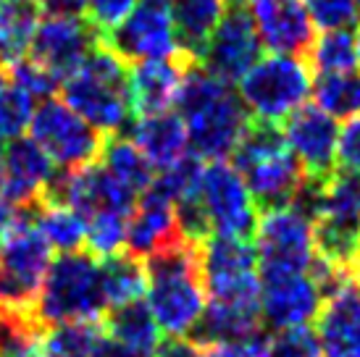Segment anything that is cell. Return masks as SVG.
Segmentation results:
<instances>
[{
  "label": "cell",
  "mask_w": 360,
  "mask_h": 357,
  "mask_svg": "<svg viewBox=\"0 0 360 357\" xmlns=\"http://www.w3.org/2000/svg\"><path fill=\"white\" fill-rule=\"evenodd\" d=\"M32 208H19L16 223L0 239V308L32 313L42 278L51 268V245L45 242L34 221Z\"/></svg>",
  "instance_id": "obj_7"
},
{
  "label": "cell",
  "mask_w": 360,
  "mask_h": 357,
  "mask_svg": "<svg viewBox=\"0 0 360 357\" xmlns=\"http://www.w3.org/2000/svg\"><path fill=\"white\" fill-rule=\"evenodd\" d=\"M3 150H6V137L0 134V158H3Z\"/></svg>",
  "instance_id": "obj_47"
},
{
  "label": "cell",
  "mask_w": 360,
  "mask_h": 357,
  "mask_svg": "<svg viewBox=\"0 0 360 357\" xmlns=\"http://www.w3.org/2000/svg\"><path fill=\"white\" fill-rule=\"evenodd\" d=\"M0 3H3V0H0Z\"/></svg>",
  "instance_id": "obj_49"
},
{
  "label": "cell",
  "mask_w": 360,
  "mask_h": 357,
  "mask_svg": "<svg viewBox=\"0 0 360 357\" xmlns=\"http://www.w3.org/2000/svg\"><path fill=\"white\" fill-rule=\"evenodd\" d=\"M101 337L98 323H60L45 328L42 357H95Z\"/></svg>",
  "instance_id": "obj_32"
},
{
  "label": "cell",
  "mask_w": 360,
  "mask_h": 357,
  "mask_svg": "<svg viewBox=\"0 0 360 357\" xmlns=\"http://www.w3.org/2000/svg\"><path fill=\"white\" fill-rule=\"evenodd\" d=\"M101 281L105 299L110 305H124L131 299H142L148 276H145V260L131 252H116L108 258H101Z\"/></svg>",
  "instance_id": "obj_27"
},
{
  "label": "cell",
  "mask_w": 360,
  "mask_h": 357,
  "mask_svg": "<svg viewBox=\"0 0 360 357\" xmlns=\"http://www.w3.org/2000/svg\"><path fill=\"white\" fill-rule=\"evenodd\" d=\"M352 273H355V276H352V278H355V287L360 289V252H358V260H355V268H352Z\"/></svg>",
  "instance_id": "obj_44"
},
{
  "label": "cell",
  "mask_w": 360,
  "mask_h": 357,
  "mask_svg": "<svg viewBox=\"0 0 360 357\" xmlns=\"http://www.w3.org/2000/svg\"><path fill=\"white\" fill-rule=\"evenodd\" d=\"M237 87L250 119L281 124L310 98L313 71L305 58L271 53L255 60V66L237 82Z\"/></svg>",
  "instance_id": "obj_6"
},
{
  "label": "cell",
  "mask_w": 360,
  "mask_h": 357,
  "mask_svg": "<svg viewBox=\"0 0 360 357\" xmlns=\"http://www.w3.org/2000/svg\"><path fill=\"white\" fill-rule=\"evenodd\" d=\"M56 174L51 155L32 137H13L0 158V195L16 208L37 202L45 184Z\"/></svg>",
  "instance_id": "obj_18"
},
{
  "label": "cell",
  "mask_w": 360,
  "mask_h": 357,
  "mask_svg": "<svg viewBox=\"0 0 360 357\" xmlns=\"http://www.w3.org/2000/svg\"><path fill=\"white\" fill-rule=\"evenodd\" d=\"M313 27L321 32L355 30L360 24V0H302Z\"/></svg>",
  "instance_id": "obj_35"
},
{
  "label": "cell",
  "mask_w": 360,
  "mask_h": 357,
  "mask_svg": "<svg viewBox=\"0 0 360 357\" xmlns=\"http://www.w3.org/2000/svg\"><path fill=\"white\" fill-rule=\"evenodd\" d=\"M30 137L40 145L56 169H84L101 158L105 139L98 129L58 98L42 100L30 121Z\"/></svg>",
  "instance_id": "obj_9"
},
{
  "label": "cell",
  "mask_w": 360,
  "mask_h": 357,
  "mask_svg": "<svg viewBox=\"0 0 360 357\" xmlns=\"http://www.w3.org/2000/svg\"><path fill=\"white\" fill-rule=\"evenodd\" d=\"M355 45H358V66H360V32H355Z\"/></svg>",
  "instance_id": "obj_46"
},
{
  "label": "cell",
  "mask_w": 360,
  "mask_h": 357,
  "mask_svg": "<svg viewBox=\"0 0 360 357\" xmlns=\"http://www.w3.org/2000/svg\"><path fill=\"white\" fill-rule=\"evenodd\" d=\"M284 142L297 158L305 176L329 178L337 171V139L340 124L319 105H300L279 124Z\"/></svg>",
  "instance_id": "obj_15"
},
{
  "label": "cell",
  "mask_w": 360,
  "mask_h": 357,
  "mask_svg": "<svg viewBox=\"0 0 360 357\" xmlns=\"http://www.w3.org/2000/svg\"><path fill=\"white\" fill-rule=\"evenodd\" d=\"M269 357H323L319 334L310 326L279 328L271 339H266Z\"/></svg>",
  "instance_id": "obj_36"
},
{
  "label": "cell",
  "mask_w": 360,
  "mask_h": 357,
  "mask_svg": "<svg viewBox=\"0 0 360 357\" xmlns=\"http://www.w3.org/2000/svg\"><path fill=\"white\" fill-rule=\"evenodd\" d=\"M95 357H150V355L137 352V349L127 347V344H121V342L103 334L101 342H98V347H95Z\"/></svg>",
  "instance_id": "obj_42"
},
{
  "label": "cell",
  "mask_w": 360,
  "mask_h": 357,
  "mask_svg": "<svg viewBox=\"0 0 360 357\" xmlns=\"http://www.w3.org/2000/svg\"><path fill=\"white\" fill-rule=\"evenodd\" d=\"M310 95L321 110L334 119H350L360 113V71H337L316 74Z\"/></svg>",
  "instance_id": "obj_30"
},
{
  "label": "cell",
  "mask_w": 360,
  "mask_h": 357,
  "mask_svg": "<svg viewBox=\"0 0 360 357\" xmlns=\"http://www.w3.org/2000/svg\"><path fill=\"white\" fill-rule=\"evenodd\" d=\"M308 66L313 74H337V71L358 69V45L355 30H331L321 32L313 40L308 56Z\"/></svg>",
  "instance_id": "obj_31"
},
{
  "label": "cell",
  "mask_w": 360,
  "mask_h": 357,
  "mask_svg": "<svg viewBox=\"0 0 360 357\" xmlns=\"http://www.w3.org/2000/svg\"><path fill=\"white\" fill-rule=\"evenodd\" d=\"M127 221L124 213H95L87 219V249L95 258H108L127 247Z\"/></svg>",
  "instance_id": "obj_34"
},
{
  "label": "cell",
  "mask_w": 360,
  "mask_h": 357,
  "mask_svg": "<svg viewBox=\"0 0 360 357\" xmlns=\"http://www.w3.org/2000/svg\"><path fill=\"white\" fill-rule=\"evenodd\" d=\"M231 166L245 178L260 213L292 205L305 181V171L287 148L281 126L271 121L250 119L231 150Z\"/></svg>",
  "instance_id": "obj_4"
},
{
  "label": "cell",
  "mask_w": 360,
  "mask_h": 357,
  "mask_svg": "<svg viewBox=\"0 0 360 357\" xmlns=\"http://www.w3.org/2000/svg\"><path fill=\"white\" fill-rule=\"evenodd\" d=\"M224 13H226L224 0H171L176 45L184 58L198 63L205 42L210 40Z\"/></svg>",
  "instance_id": "obj_24"
},
{
  "label": "cell",
  "mask_w": 360,
  "mask_h": 357,
  "mask_svg": "<svg viewBox=\"0 0 360 357\" xmlns=\"http://www.w3.org/2000/svg\"><path fill=\"white\" fill-rule=\"evenodd\" d=\"M179 237L174 202L153 189H145L127 221V252L145 260Z\"/></svg>",
  "instance_id": "obj_20"
},
{
  "label": "cell",
  "mask_w": 360,
  "mask_h": 357,
  "mask_svg": "<svg viewBox=\"0 0 360 357\" xmlns=\"http://www.w3.org/2000/svg\"><path fill=\"white\" fill-rule=\"evenodd\" d=\"M42 8L37 0H3L0 3V69L27 58L32 34Z\"/></svg>",
  "instance_id": "obj_26"
},
{
  "label": "cell",
  "mask_w": 360,
  "mask_h": 357,
  "mask_svg": "<svg viewBox=\"0 0 360 357\" xmlns=\"http://www.w3.org/2000/svg\"><path fill=\"white\" fill-rule=\"evenodd\" d=\"M153 357H200V347L184 337H166L153 349Z\"/></svg>",
  "instance_id": "obj_41"
},
{
  "label": "cell",
  "mask_w": 360,
  "mask_h": 357,
  "mask_svg": "<svg viewBox=\"0 0 360 357\" xmlns=\"http://www.w3.org/2000/svg\"><path fill=\"white\" fill-rule=\"evenodd\" d=\"M260 323L269 328L308 326L323 308L319 287L308 273H284V271H258Z\"/></svg>",
  "instance_id": "obj_16"
},
{
  "label": "cell",
  "mask_w": 360,
  "mask_h": 357,
  "mask_svg": "<svg viewBox=\"0 0 360 357\" xmlns=\"http://www.w3.org/2000/svg\"><path fill=\"white\" fill-rule=\"evenodd\" d=\"M131 142L148 158L155 171H163L179 163L187 155L190 137L187 126L176 110H160L150 116H140L131 126Z\"/></svg>",
  "instance_id": "obj_22"
},
{
  "label": "cell",
  "mask_w": 360,
  "mask_h": 357,
  "mask_svg": "<svg viewBox=\"0 0 360 357\" xmlns=\"http://www.w3.org/2000/svg\"><path fill=\"white\" fill-rule=\"evenodd\" d=\"M252 334H260L258 308H242V305H226V302L210 299L187 339H192L198 347H213V344L237 342Z\"/></svg>",
  "instance_id": "obj_23"
},
{
  "label": "cell",
  "mask_w": 360,
  "mask_h": 357,
  "mask_svg": "<svg viewBox=\"0 0 360 357\" xmlns=\"http://www.w3.org/2000/svg\"><path fill=\"white\" fill-rule=\"evenodd\" d=\"M316 334L323 357H360V289L355 284L323 302Z\"/></svg>",
  "instance_id": "obj_21"
},
{
  "label": "cell",
  "mask_w": 360,
  "mask_h": 357,
  "mask_svg": "<svg viewBox=\"0 0 360 357\" xmlns=\"http://www.w3.org/2000/svg\"><path fill=\"white\" fill-rule=\"evenodd\" d=\"M103 45L113 50L127 66L181 56L174 32L171 0H137V6L119 27L103 34Z\"/></svg>",
  "instance_id": "obj_11"
},
{
  "label": "cell",
  "mask_w": 360,
  "mask_h": 357,
  "mask_svg": "<svg viewBox=\"0 0 360 357\" xmlns=\"http://www.w3.org/2000/svg\"><path fill=\"white\" fill-rule=\"evenodd\" d=\"M200 357H269L266 339L263 334L226 342V344H213V347H200Z\"/></svg>",
  "instance_id": "obj_40"
},
{
  "label": "cell",
  "mask_w": 360,
  "mask_h": 357,
  "mask_svg": "<svg viewBox=\"0 0 360 357\" xmlns=\"http://www.w3.org/2000/svg\"><path fill=\"white\" fill-rule=\"evenodd\" d=\"M252 242L258 252V271L308 273L310 260L316 255L313 221L292 205L260 213Z\"/></svg>",
  "instance_id": "obj_13"
},
{
  "label": "cell",
  "mask_w": 360,
  "mask_h": 357,
  "mask_svg": "<svg viewBox=\"0 0 360 357\" xmlns=\"http://www.w3.org/2000/svg\"><path fill=\"white\" fill-rule=\"evenodd\" d=\"M98 163L105 166L113 176L119 178V181H124L137 195H142L145 189H150L153 178H155V169H153L150 163H148V158L137 150V145L127 137L105 139Z\"/></svg>",
  "instance_id": "obj_29"
},
{
  "label": "cell",
  "mask_w": 360,
  "mask_h": 357,
  "mask_svg": "<svg viewBox=\"0 0 360 357\" xmlns=\"http://www.w3.org/2000/svg\"><path fill=\"white\" fill-rule=\"evenodd\" d=\"M198 197L208 216L210 234L237 239H255L260 210L240 171L226 160H210L202 166Z\"/></svg>",
  "instance_id": "obj_10"
},
{
  "label": "cell",
  "mask_w": 360,
  "mask_h": 357,
  "mask_svg": "<svg viewBox=\"0 0 360 357\" xmlns=\"http://www.w3.org/2000/svg\"><path fill=\"white\" fill-rule=\"evenodd\" d=\"M101 42L103 34L84 13H42L32 34L27 58L63 82Z\"/></svg>",
  "instance_id": "obj_12"
},
{
  "label": "cell",
  "mask_w": 360,
  "mask_h": 357,
  "mask_svg": "<svg viewBox=\"0 0 360 357\" xmlns=\"http://www.w3.org/2000/svg\"><path fill=\"white\" fill-rule=\"evenodd\" d=\"M200 278L213 302L258 308L260 273L255 242L210 234L200 245Z\"/></svg>",
  "instance_id": "obj_8"
},
{
  "label": "cell",
  "mask_w": 360,
  "mask_h": 357,
  "mask_svg": "<svg viewBox=\"0 0 360 357\" xmlns=\"http://www.w3.org/2000/svg\"><path fill=\"white\" fill-rule=\"evenodd\" d=\"M258 32L252 27L250 13L245 8H229L221 16L219 27L213 30L210 40L205 42L198 66L208 71L210 77L234 87L237 82L255 66L260 58Z\"/></svg>",
  "instance_id": "obj_14"
},
{
  "label": "cell",
  "mask_w": 360,
  "mask_h": 357,
  "mask_svg": "<svg viewBox=\"0 0 360 357\" xmlns=\"http://www.w3.org/2000/svg\"><path fill=\"white\" fill-rule=\"evenodd\" d=\"M145 302L158 328L169 337H187L205 310L198 245L184 237L174 239L145 258Z\"/></svg>",
  "instance_id": "obj_2"
},
{
  "label": "cell",
  "mask_w": 360,
  "mask_h": 357,
  "mask_svg": "<svg viewBox=\"0 0 360 357\" xmlns=\"http://www.w3.org/2000/svg\"><path fill=\"white\" fill-rule=\"evenodd\" d=\"M337 169L360 174V113L345 119L337 139Z\"/></svg>",
  "instance_id": "obj_39"
},
{
  "label": "cell",
  "mask_w": 360,
  "mask_h": 357,
  "mask_svg": "<svg viewBox=\"0 0 360 357\" xmlns=\"http://www.w3.org/2000/svg\"><path fill=\"white\" fill-rule=\"evenodd\" d=\"M103 334L145 355H153L160 342V328L145 299L110 305L103 318Z\"/></svg>",
  "instance_id": "obj_25"
},
{
  "label": "cell",
  "mask_w": 360,
  "mask_h": 357,
  "mask_svg": "<svg viewBox=\"0 0 360 357\" xmlns=\"http://www.w3.org/2000/svg\"><path fill=\"white\" fill-rule=\"evenodd\" d=\"M190 63H195V60L184 58V56L131 63L129 95L134 116L140 119V116H150V113L174 108L181 77H184V71H187Z\"/></svg>",
  "instance_id": "obj_19"
},
{
  "label": "cell",
  "mask_w": 360,
  "mask_h": 357,
  "mask_svg": "<svg viewBox=\"0 0 360 357\" xmlns=\"http://www.w3.org/2000/svg\"><path fill=\"white\" fill-rule=\"evenodd\" d=\"M60 95L103 137H127V129L137 121L129 95V66L103 42L60 82Z\"/></svg>",
  "instance_id": "obj_3"
},
{
  "label": "cell",
  "mask_w": 360,
  "mask_h": 357,
  "mask_svg": "<svg viewBox=\"0 0 360 357\" xmlns=\"http://www.w3.org/2000/svg\"><path fill=\"white\" fill-rule=\"evenodd\" d=\"M224 3H226L229 8H242V6L248 3V0H224Z\"/></svg>",
  "instance_id": "obj_45"
},
{
  "label": "cell",
  "mask_w": 360,
  "mask_h": 357,
  "mask_svg": "<svg viewBox=\"0 0 360 357\" xmlns=\"http://www.w3.org/2000/svg\"><path fill=\"white\" fill-rule=\"evenodd\" d=\"M37 3H42V0H37Z\"/></svg>",
  "instance_id": "obj_48"
},
{
  "label": "cell",
  "mask_w": 360,
  "mask_h": 357,
  "mask_svg": "<svg viewBox=\"0 0 360 357\" xmlns=\"http://www.w3.org/2000/svg\"><path fill=\"white\" fill-rule=\"evenodd\" d=\"M6 74H8V79L13 82V84H19V87L24 89L27 95H32L34 100H48V98H53L56 89H60V82L53 77L51 71H45L42 66H37V63L30 58L16 60L13 66L6 69Z\"/></svg>",
  "instance_id": "obj_37"
},
{
  "label": "cell",
  "mask_w": 360,
  "mask_h": 357,
  "mask_svg": "<svg viewBox=\"0 0 360 357\" xmlns=\"http://www.w3.org/2000/svg\"><path fill=\"white\" fill-rule=\"evenodd\" d=\"M137 0H84V16L101 34H108L129 16Z\"/></svg>",
  "instance_id": "obj_38"
},
{
  "label": "cell",
  "mask_w": 360,
  "mask_h": 357,
  "mask_svg": "<svg viewBox=\"0 0 360 357\" xmlns=\"http://www.w3.org/2000/svg\"><path fill=\"white\" fill-rule=\"evenodd\" d=\"M16 216H19V208L0 195V239L6 237V231L16 223Z\"/></svg>",
  "instance_id": "obj_43"
},
{
  "label": "cell",
  "mask_w": 360,
  "mask_h": 357,
  "mask_svg": "<svg viewBox=\"0 0 360 357\" xmlns=\"http://www.w3.org/2000/svg\"><path fill=\"white\" fill-rule=\"evenodd\" d=\"M250 19L263 48L279 56L305 58L316 40V27L310 21L302 0H248Z\"/></svg>",
  "instance_id": "obj_17"
},
{
  "label": "cell",
  "mask_w": 360,
  "mask_h": 357,
  "mask_svg": "<svg viewBox=\"0 0 360 357\" xmlns=\"http://www.w3.org/2000/svg\"><path fill=\"white\" fill-rule=\"evenodd\" d=\"M34 108H37L34 98L11 82L6 69H0V134L6 139H13L30 131Z\"/></svg>",
  "instance_id": "obj_33"
},
{
  "label": "cell",
  "mask_w": 360,
  "mask_h": 357,
  "mask_svg": "<svg viewBox=\"0 0 360 357\" xmlns=\"http://www.w3.org/2000/svg\"><path fill=\"white\" fill-rule=\"evenodd\" d=\"M174 108L187 126L192 155L200 160H226L250 124L240 95L198 63L184 71Z\"/></svg>",
  "instance_id": "obj_1"
},
{
  "label": "cell",
  "mask_w": 360,
  "mask_h": 357,
  "mask_svg": "<svg viewBox=\"0 0 360 357\" xmlns=\"http://www.w3.org/2000/svg\"><path fill=\"white\" fill-rule=\"evenodd\" d=\"M32 221L40 231L51 249L58 252H77L87 242V221L71 208H58V205H45L42 200L34 202L32 208Z\"/></svg>",
  "instance_id": "obj_28"
},
{
  "label": "cell",
  "mask_w": 360,
  "mask_h": 357,
  "mask_svg": "<svg viewBox=\"0 0 360 357\" xmlns=\"http://www.w3.org/2000/svg\"><path fill=\"white\" fill-rule=\"evenodd\" d=\"M108 310L101 281V260L90 249L60 252L51 260L32 316L42 328L60 323H95Z\"/></svg>",
  "instance_id": "obj_5"
}]
</instances>
